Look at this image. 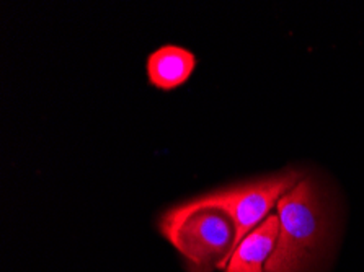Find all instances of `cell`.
Segmentation results:
<instances>
[{"label": "cell", "instance_id": "1", "mask_svg": "<svg viewBox=\"0 0 364 272\" xmlns=\"http://www.w3.org/2000/svg\"><path fill=\"white\" fill-rule=\"evenodd\" d=\"M279 236L267 272H302L325 235V210L317 186L304 176L277 204Z\"/></svg>", "mask_w": 364, "mask_h": 272}, {"label": "cell", "instance_id": "2", "mask_svg": "<svg viewBox=\"0 0 364 272\" xmlns=\"http://www.w3.org/2000/svg\"><path fill=\"white\" fill-rule=\"evenodd\" d=\"M304 176L306 175H302L301 171L286 170L283 173L262 178V180H253L229 186L225 190L203 194L183 204L173 205L162 215L175 219L195 212L198 209L223 210L232 219L235 225V249L248 233L257 229L268 215H272V209L278 204L279 199Z\"/></svg>", "mask_w": 364, "mask_h": 272}, {"label": "cell", "instance_id": "3", "mask_svg": "<svg viewBox=\"0 0 364 272\" xmlns=\"http://www.w3.org/2000/svg\"><path fill=\"white\" fill-rule=\"evenodd\" d=\"M159 229L191 272L225 269L234 253L235 225L223 210L198 209L175 219L162 215Z\"/></svg>", "mask_w": 364, "mask_h": 272}, {"label": "cell", "instance_id": "4", "mask_svg": "<svg viewBox=\"0 0 364 272\" xmlns=\"http://www.w3.org/2000/svg\"><path fill=\"white\" fill-rule=\"evenodd\" d=\"M279 236V217L272 214L234 249L224 272H267Z\"/></svg>", "mask_w": 364, "mask_h": 272}, {"label": "cell", "instance_id": "5", "mask_svg": "<svg viewBox=\"0 0 364 272\" xmlns=\"http://www.w3.org/2000/svg\"><path fill=\"white\" fill-rule=\"evenodd\" d=\"M196 55L176 44H164L149 54L146 69L151 85L161 90H173L188 82L196 69Z\"/></svg>", "mask_w": 364, "mask_h": 272}]
</instances>
